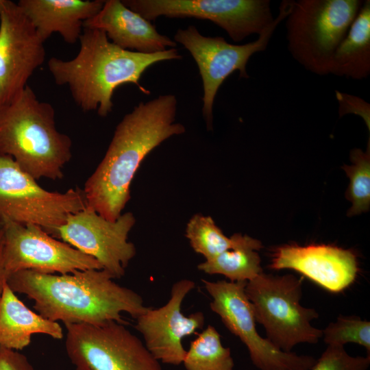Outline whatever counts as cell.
<instances>
[{"instance_id": "6da1fadb", "label": "cell", "mask_w": 370, "mask_h": 370, "mask_svg": "<svg viewBox=\"0 0 370 370\" xmlns=\"http://www.w3.org/2000/svg\"><path fill=\"white\" fill-rule=\"evenodd\" d=\"M177 103L174 95H160L139 103L123 116L103 159L84 184L87 206L110 221L121 215L145 158L166 139L186 132L175 121Z\"/></svg>"}, {"instance_id": "7a4b0ae2", "label": "cell", "mask_w": 370, "mask_h": 370, "mask_svg": "<svg viewBox=\"0 0 370 370\" xmlns=\"http://www.w3.org/2000/svg\"><path fill=\"white\" fill-rule=\"evenodd\" d=\"M103 269H87L66 274H48L23 270L8 275L6 282L16 293L33 300L34 308L51 321L66 324H126L121 313L137 319L149 307L143 297L116 283Z\"/></svg>"}, {"instance_id": "3957f363", "label": "cell", "mask_w": 370, "mask_h": 370, "mask_svg": "<svg viewBox=\"0 0 370 370\" xmlns=\"http://www.w3.org/2000/svg\"><path fill=\"white\" fill-rule=\"evenodd\" d=\"M79 42V49L73 58L51 57L48 69L57 85L69 88L79 108L96 110L101 117L112 111V99L117 87L131 83L149 95L139 82L145 71L157 62L182 58L175 48L155 53L123 49L98 29L84 28Z\"/></svg>"}, {"instance_id": "277c9868", "label": "cell", "mask_w": 370, "mask_h": 370, "mask_svg": "<svg viewBox=\"0 0 370 370\" xmlns=\"http://www.w3.org/2000/svg\"><path fill=\"white\" fill-rule=\"evenodd\" d=\"M71 148V138L56 127L53 107L29 86L0 108V154L36 180L62 179Z\"/></svg>"}, {"instance_id": "5b68a950", "label": "cell", "mask_w": 370, "mask_h": 370, "mask_svg": "<svg viewBox=\"0 0 370 370\" xmlns=\"http://www.w3.org/2000/svg\"><path fill=\"white\" fill-rule=\"evenodd\" d=\"M363 1H293L286 17L288 49L306 70L330 74L332 58Z\"/></svg>"}, {"instance_id": "8992f818", "label": "cell", "mask_w": 370, "mask_h": 370, "mask_svg": "<svg viewBox=\"0 0 370 370\" xmlns=\"http://www.w3.org/2000/svg\"><path fill=\"white\" fill-rule=\"evenodd\" d=\"M301 286L302 280L293 275L264 272L245 286L256 321L265 328L267 339L285 352L300 343L315 344L323 335L322 330L310 324L319 317L317 312L299 304Z\"/></svg>"}, {"instance_id": "52a82bcc", "label": "cell", "mask_w": 370, "mask_h": 370, "mask_svg": "<svg viewBox=\"0 0 370 370\" xmlns=\"http://www.w3.org/2000/svg\"><path fill=\"white\" fill-rule=\"evenodd\" d=\"M86 206L83 189L49 191L10 157L0 154V219L37 225L56 238L68 217Z\"/></svg>"}, {"instance_id": "ba28073f", "label": "cell", "mask_w": 370, "mask_h": 370, "mask_svg": "<svg viewBox=\"0 0 370 370\" xmlns=\"http://www.w3.org/2000/svg\"><path fill=\"white\" fill-rule=\"evenodd\" d=\"M292 2L282 1L274 21L257 40L247 44L232 45L223 37L204 36L194 25L176 32L174 41L190 52L199 71L204 89L202 114L208 130L213 127V106L220 86L235 71H238L241 78L249 77L247 71L248 60L254 53L266 49L277 26L288 14Z\"/></svg>"}, {"instance_id": "9c48e42d", "label": "cell", "mask_w": 370, "mask_h": 370, "mask_svg": "<svg viewBox=\"0 0 370 370\" xmlns=\"http://www.w3.org/2000/svg\"><path fill=\"white\" fill-rule=\"evenodd\" d=\"M65 348L75 370H162L124 324H66Z\"/></svg>"}, {"instance_id": "30bf717a", "label": "cell", "mask_w": 370, "mask_h": 370, "mask_svg": "<svg viewBox=\"0 0 370 370\" xmlns=\"http://www.w3.org/2000/svg\"><path fill=\"white\" fill-rule=\"evenodd\" d=\"M212 297L210 309L217 314L225 326L247 347L253 364L260 370H310L316 360L310 356L285 352L256 328L252 305L245 293L247 282L202 280Z\"/></svg>"}, {"instance_id": "8fae6325", "label": "cell", "mask_w": 370, "mask_h": 370, "mask_svg": "<svg viewBox=\"0 0 370 370\" xmlns=\"http://www.w3.org/2000/svg\"><path fill=\"white\" fill-rule=\"evenodd\" d=\"M149 21L164 16L208 20L234 42L261 34L273 21L269 0H123Z\"/></svg>"}, {"instance_id": "7c38bea8", "label": "cell", "mask_w": 370, "mask_h": 370, "mask_svg": "<svg viewBox=\"0 0 370 370\" xmlns=\"http://www.w3.org/2000/svg\"><path fill=\"white\" fill-rule=\"evenodd\" d=\"M3 232V259L8 275L23 270L48 274L102 269L101 264L69 244L35 225L0 219Z\"/></svg>"}, {"instance_id": "4fadbf2b", "label": "cell", "mask_w": 370, "mask_h": 370, "mask_svg": "<svg viewBox=\"0 0 370 370\" xmlns=\"http://www.w3.org/2000/svg\"><path fill=\"white\" fill-rule=\"evenodd\" d=\"M136 223L127 212L110 221L86 206L70 215L57 231L56 238L95 258L114 279L122 278L136 254L128 235Z\"/></svg>"}, {"instance_id": "5bb4252c", "label": "cell", "mask_w": 370, "mask_h": 370, "mask_svg": "<svg viewBox=\"0 0 370 370\" xmlns=\"http://www.w3.org/2000/svg\"><path fill=\"white\" fill-rule=\"evenodd\" d=\"M44 41L17 3H0V108L27 86L45 59Z\"/></svg>"}, {"instance_id": "9a60e30c", "label": "cell", "mask_w": 370, "mask_h": 370, "mask_svg": "<svg viewBox=\"0 0 370 370\" xmlns=\"http://www.w3.org/2000/svg\"><path fill=\"white\" fill-rule=\"evenodd\" d=\"M188 279L175 282L168 301L158 308L151 307L136 319V329L141 333L145 345L153 356L165 364L178 365L186 354L182 341L203 328L205 318L198 311L188 316L182 312L186 296L195 288Z\"/></svg>"}, {"instance_id": "2e32d148", "label": "cell", "mask_w": 370, "mask_h": 370, "mask_svg": "<svg viewBox=\"0 0 370 370\" xmlns=\"http://www.w3.org/2000/svg\"><path fill=\"white\" fill-rule=\"evenodd\" d=\"M270 268L299 272L323 288L339 293L355 280L358 271L356 254L330 245H285L277 247Z\"/></svg>"}, {"instance_id": "e0dca14e", "label": "cell", "mask_w": 370, "mask_h": 370, "mask_svg": "<svg viewBox=\"0 0 370 370\" xmlns=\"http://www.w3.org/2000/svg\"><path fill=\"white\" fill-rule=\"evenodd\" d=\"M84 28L102 30L118 47L141 53H155L177 46L174 40L158 33L151 21L120 0L104 1L101 9L84 22Z\"/></svg>"}, {"instance_id": "ac0fdd59", "label": "cell", "mask_w": 370, "mask_h": 370, "mask_svg": "<svg viewBox=\"0 0 370 370\" xmlns=\"http://www.w3.org/2000/svg\"><path fill=\"white\" fill-rule=\"evenodd\" d=\"M102 0H20L18 5L45 42L58 33L68 44L79 41L84 23L102 8Z\"/></svg>"}, {"instance_id": "d6986e66", "label": "cell", "mask_w": 370, "mask_h": 370, "mask_svg": "<svg viewBox=\"0 0 370 370\" xmlns=\"http://www.w3.org/2000/svg\"><path fill=\"white\" fill-rule=\"evenodd\" d=\"M63 338L62 326L30 310L5 282L0 296V346L19 351L31 343L32 336Z\"/></svg>"}, {"instance_id": "ffe728a7", "label": "cell", "mask_w": 370, "mask_h": 370, "mask_svg": "<svg viewBox=\"0 0 370 370\" xmlns=\"http://www.w3.org/2000/svg\"><path fill=\"white\" fill-rule=\"evenodd\" d=\"M330 74L354 80L370 74V1L362 5L348 32L336 49Z\"/></svg>"}, {"instance_id": "44dd1931", "label": "cell", "mask_w": 370, "mask_h": 370, "mask_svg": "<svg viewBox=\"0 0 370 370\" xmlns=\"http://www.w3.org/2000/svg\"><path fill=\"white\" fill-rule=\"evenodd\" d=\"M186 237L193 249L206 260L240 247L256 243L259 240L239 233L227 237L209 216L195 214L188 221Z\"/></svg>"}, {"instance_id": "7402d4cb", "label": "cell", "mask_w": 370, "mask_h": 370, "mask_svg": "<svg viewBox=\"0 0 370 370\" xmlns=\"http://www.w3.org/2000/svg\"><path fill=\"white\" fill-rule=\"evenodd\" d=\"M262 247L259 241L254 244L225 251L200 263L197 269L210 275H223L230 282H249L263 272L257 252Z\"/></svg>"}, {"instance_id": "603a6c76", "label": "cell", "mask_w": 370, "mask_h": 370, "mask_svg": "<svg viewBox=\"0 0 370 370\" xmlns=\"http://www.w3.org/2000/svg\"><path fill=\"white\" fill-rule=\"evenodd\" d=\"M182 363L186 370H233L234 365L230 349L210 325L191 342Z\"/></svg>"}, {"instance_id": "cb8c5ba5", "label": "cell", "mask_w": 370, "mask_h": 370, "mask_svg": "<svg viewBox=\"0 0 370 370\" xmlns=\"http://www.w3.org/2000/svg\"><path fill=\"white\" fill-rule=\"evenodd\" d=\"M352 165H344L349 179L345 196L352 203L348 216L359 214L370 207V140L365 151L354 149L350 152Z\"/></svg>"}, {"instance_id": "d4e9b609", "label": "cell", "mask_w": 370, "mask_h": 370, "mask_svg": "<svg viewBox=\"0 0 370 370\" xmlns=\"http://www.w3.org/2000/svg\"><path fill=\"white\" fill-rule=\"evenodd\" d=\"M323 341L328 345L344 346L354 343L370 352V322L357 316L340 315L322 330Z\"/></svg>"}, {"instance_id": "484cf974", "label": "cell", "mask_w": 370, "mask_h": 370, "mask_svg": "<svg viewBox=\"0 0 370 370\" xmlns=\"http://www.w3.org/2000/svg\"><path fill=\"white\" fill-rule=\"evenodd\" d=\"M370 356H352L343 346L328 345L310 370H367Z\"/></svg>"}, {"instance_id": "4316f807", "label": "cell", "mask_w": 370, "mask_h": 370, "mask_svg": "<svg viewBox=\"0 0 370 370\" xmlns=\"http://www.w3.org/2000/svg\"><path fill=\"white\" fill-rule=\"evenodd\" d=\"M336 97L338 103V114L343 116L347 114H354L362 117L366 123L368 130L370 129V105L362 98L335 91Z\"/></svg>"}, {"instance_id": "83f0119b", "label": "cell", "mask_w": 370, "mask_h": 370, "mask_svg": "<svg viewBox=\"0 0 370 370\" xmlns=\"http://www.w3.org/2000/svg\"><path fill=\"white\" fill-rule=\"evenodd\" d=\"M0 370L34 369L24 354L0 346Z\"/></svg>"}, {"instance_id": "f1b7e54d", "label": "cell", "mask_w": 370, "mask_h": 370, "mask_svg": "<svg viewBox=\"0 0 370 370\" xmlns=\"http://www.w3.org/2000/svg\"><path fill=\"white\" fill-rule=\"evenodd\" d=\"M3 232L1 227L0 228V296L2 293L3 285L7 279V273L5 269L3 259Z\"/></svg>"}, {"instance_id": "f546056e", "label": "cell", "mask_w": 370, "mask_h": 370, "mask_svg": "<svg viewBox=\"0 0 370 370\" xmlns=\"http://www.w3.org/2000/svg\"><path fill=\"white\" fill-rule=\"evenodd\" d=\"M2 227V224H1V222L0 221V228Z\"/></svg>"}, {"instance_id": "4dcf8cb0", "label": "cell", "mask_w": 370, "mask_h": 370, "mask_svg": "<svg viewBox=\"0 0 370 370\" xmlns=\"http://www.w3.org/2000/svg\"><path fill=\"white\" fill-rule=\"evenodd\" d=\"M1 0H0V3H1Z\"/></svg>"}]
</instances>
